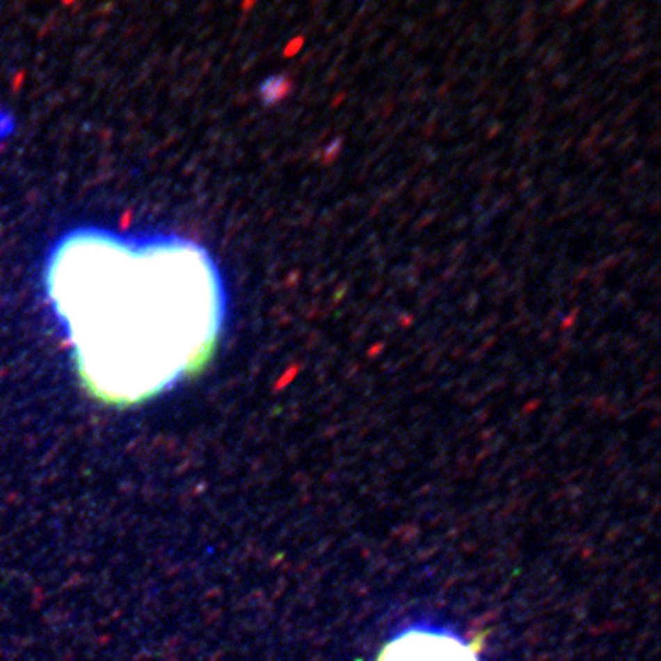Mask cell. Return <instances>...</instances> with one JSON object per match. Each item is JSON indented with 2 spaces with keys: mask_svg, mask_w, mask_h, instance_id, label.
<instances>
[{
  "mask_svg": "<svg viewBox=\"0 0 661 661\" xmlns=\"http://www.w3.org/2000/svg\"><path fill=\"white\" fill-rule=\"evenodd\" d=\"M46 287L79 379L109 404L162 393L200 369L219 342V272L191 241L81 230L54 250Z\"/></svg>",
  "mask_w": 661,
  "mask_h": 661,
  "instance_id": "6da1fadb",
  "label": "cell"
},
{
  "mask_svg": "<svg viewBox=\"0 0 661 661\" xmlns=\"http://www.w3.org/2000/svg\"><path fill=\"white\" fill-rule=\"evenodd\" d=\"M379 661H479L472 646L452 634L404 632L388 643Z\"/></svg>",
  "mask_w": 661,
  "mask_h": 661,
  "instance_id": "7a4b0ae2",
  "label": "cell"
},
{
  "mask_svg": "<svg viewBox=\"0 0 661 661\" xmlns=\"http://www.w3.org/2000/svg\"><path fill=\"white\" fill-rule=\"evenodd\" d=\"M290 90V81L287 77L283 76H276L270 77L266 81L263 83V87H261V96H263L264 102H278L281 97H285Z\"/></svg>",
  "mask_w": 661,
  "mask_h": 661,
  "instance_id": "3957f363",
  "label": "cell"
},
{
  "mask_svg": "<svg viewBox=\"0 0 661 661\" xmlns=\"http://www.w3.org/2000/svg\"><path fill=\"white\" fill-rule=\"evenodd\" d=\"M301 45H303V39H301V37H298L296 41L290 42V46H289V50H287V54H292V51H298V50H300V46H301Z\"/></svg>",
  "mask_w": 661,
  "mask_h": 661,
  "instance_id": "277c9868",
  "label": "cell"
}]
</instances>
